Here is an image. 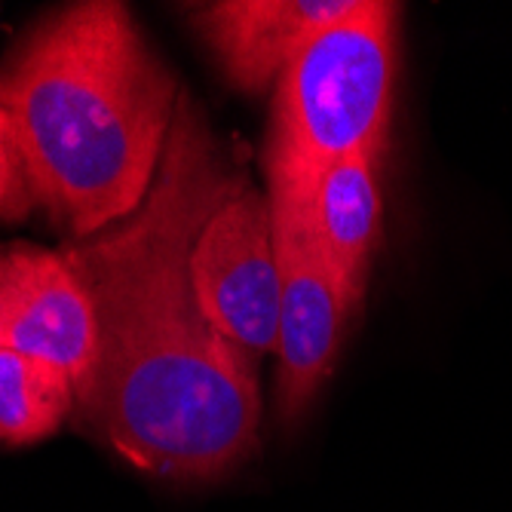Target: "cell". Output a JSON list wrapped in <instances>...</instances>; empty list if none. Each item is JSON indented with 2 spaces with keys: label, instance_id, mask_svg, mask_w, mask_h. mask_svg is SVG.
<instances>
[{
  "label": "cell",
  "instance_id": "cell-5",
  "mask_svg": "<svg viewBox=\"0 0 512 512\" xmlns=\"http://www.w3.org/2000/svg\"><path fill=\"white\" fill-rule=\"evenodd\" d=\"M194 295L212 329L252 365L276 353L279 261L270 197L252 184L227 197L191 249Z\"/></svg>",
  "mask_w": 512,
  "mask_h": 512
},
{
  "label": "cell",
  "instance_id": "cell-8",
  "mask_svg": "<svg viewBox=\"0 0 512 512\" xmlns=\"http://www.w3.org/2000/svg\"><path fill=\"white\" fill-rule=\"evenodd\" d=\"M381 160L356 154L322 169L307 188L295 184L307 203L313 234L353 307L365 295L368 267L384 237Z\"/></svg>",
  "mask_w": 512,
  "mask_h": 512
},
{
  "label": "cell",
  "instance_id": "cell-10",
  "mask_svg": "<svg viewBox=\"0 0 512 512\" xmlns=\"http://www.w3.org/2000/svg\"><path fill=\"white\" fill-rule=\"evenodd\" d=\"M37 209L10 114L0 108V221L19 224Z\"/></svg>",
  "mask_w": 512,
  "mask_h": 512
},
{
  "label": "cell",
  "instance_id": "cell-2",
  "mask_svg": "<svg viewBox=\"0 0 512 512\" xmlns=\"http://www.w3.org/2000/svg\"><path fill=\"white\" fill-rule=\"evenodd\" d=\"M181 86L126 4L83 0L37 19L0 65L37 206L71 240L96 237L154 188Z\"/></svg>",
  "mask_w": 512,
  "mask_h": 512
},
{
  "label": "cell",
  "instance_id": "cell-9",
  "mask_svg": "<svg viewBox=\"0 0 512 512\" xmlns=\"http://www.w3.org/2000/svg\"><path fill=\"white\" fill-rule=\"evenodd\" d=\"M74 408V384L62 371L0 344V448L56 436Z\"/></svg>",
  "mask_w": 512,
  "mask_h": 512
},
{
  "label": "cell",
  "instance_id": "cell-4",
  "mask_svg": "<svg viewBox=\"0 0 512 512\" xmlns=\"http://www.w3.org/2000/svg\"><path fill=\"white\" fill-rule=\"evenodd\" d=\"M279 261L276 414L295 424L332 375L347 316L356 310L325 258L295 184L267 175Z\"/></svg>",
  "mask_w": 512,
  "mask_h": 512
},
{
  "label": "cell",
  "instance_id": "cell-1",
  "mask_svg": "<svg viewBox=\"0 0 512 512\" xmlns=\"http://www.w3.org/2000/svg\"><path fill=\"white\" fill-rule=\"evenodd\" d=\"M243 184L181 89L148 200L62 249L99 316V368L80 421L163 482H212L258 451L255 365L212 329L191 283L200 227Z\"/></svg>",
  "mask_w": 512,
  "mask_h": 512
},
{
  "label": "cell",
  "instance_id": "cell-7",
  "mask_svg": "<svg viewBox=\"0 0 512 512\" xmlns=\"http://www.w3.org/2000/svg\"><path fill=\"white\" fill-rule=\"evenodd\" d=\"M356 7L359 0H218L200 7L194 22L227 80L243 92H264L310 37Z\"/></svg>",
  "mask_w": 512,
  "mask_h": 512
},
{
  "label": "cell",
  "instance_id": "cell-3",
  "mask_svg": "<svg viewBox=\"0 0 512 512\" xmlns=\"http://www.w3.org/2000/svg\"><path fill=\"white\" fill-rule=\"evenodd\" d=\"M399 74V7H359L319 31L273 86L267 175L307 184L347 157H384Z\"/></svg>",
  "mask_w": 512,
  "mask_h": 512
},
{
  "label": "cell",
  "instance_id": "cell-6",
  "mask_svg": "<svg viewBox=\"0 0 512 512\" xmlns=\"http://www.w3.org/2000/svg\"><path fill=\"white\" fill-rule=\"evenodd\" d=\"M0 344L62 371L77 402L86 396L99 368V316L65 252L0 246Z\"/></svg>",
  "mask_w": 512,
  "mask_h": 512
}]
</instances>
